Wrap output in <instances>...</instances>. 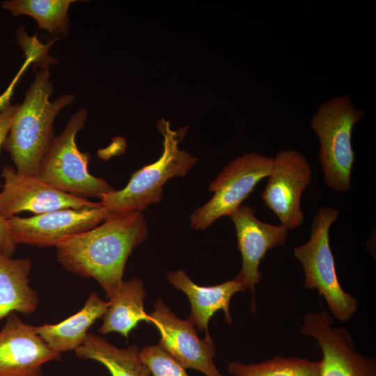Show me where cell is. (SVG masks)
<instances>
[{"instance_id":"1","label":"cell","mask_w":376,"mask_h":376,"mask_svg":"<svg viewBox=\"0 0 376 376\" xmlns=\"http://www.w3.org/2000/svg\"><path fill=\"white\" fill-rule=\"evenodd\" d=\"M147 236L141 212L111 213L93 228L58 243L56 258L68 272L94 279L109 299L123 281L125 265L133 249Z\"/></svg>"},{"instance_id":"2","label":"cell","mask_w":376,"mask_h":376,"mask_svg":"<svg viewBox=\"0 0 376 376\" xmlns=\"http://www.w3.org/2000/svg\"><path fill=\"white\" fill-rule=\"evenodd\" d=\"M49 68L40 70L19 104L2 148L9 152L17 173L38 176L42 158L54 138V122L74 96L62 95L54 101Z\"/></svg>"},{"instance_id":"3","label":"cell","mask_w":376,"mask_h":376,"mask_svg":"<svg viewBox=\"0 0 376 376\" xmlns=\"http://www.w3.org/2000/svg\"><path fill=\"white\" fill-rule=\"evenodd\" d=\"M157 128L164 137L162 156L133 173L123 189L102 196L100 202L110 212H142L152 204L159 203L164 185L172 178L186 175L196 164V157L178 148L188 126L172 130L169 122L161 118Z\"/></svg>"},{"instance_id":"4","label":"cell","mask_w":376,"mask_h":376,"mask_svg":"<svg viewBox=\"0 0 376 376\" xmlns=\"http://www.w3.org/2000/svg\"><path fill=\"white\" fill-rule=\"evenodd\" d=\"M364 117L346 95L324 102L318 109L311 126L320 142L319 161L326 185L336 191L350 189L354 161L352 132L355 123Z\"/></svg>"},{"instance_id":"5","label":"cell","mask_w":376,"mask_h":376,"mask_svg":"<svg viewBox=\"0 0 376 376\" xmlns=\"http://www.w3.org/2000/svg\"><path fill=\"white\" fill-rule=\"evenodd\" d=\"M86 118V109H79L70 117L42 158L38 177L63 192L84 198L100 199L115 189L103 178L89 173L90 155L81 152L77 146V134L84 129Z\"/></svg>"},{"instance_id":"6","label":"cell","mask_w":376,"mask_h":376,"mask_svg":"<svg viewBox=\"0 0 376 376\" xmlns=\"http://www.w3.org/2000/svg\"><path fill=\"white\" fill-rule=\"evenodd\" d=\"M339 214L337 209L321 208L311 222L309 240L293 252L303 267L305 288L318 290L334 317L345 322L357 311L358 300L342 288L330 247L329 229Z\"/></svg>"},{"instance_id":"7","label":"cell","mask_w":376,"mask_h":376,"mask_svg":"<svg viewBox=\"0 0 376 376\" xmlns=\"http://www.w3.org/2000/svg\"><path fill=\"white\" fill-rule=\"evenodd\" d=\"M274 157L256 152L244 154L231 160L209 186L212 197L190 215V226L204 230L214 221L229 216L252 192L256 185L269 177Z\"/></svg>"},{"instance_id":"8","label":"cell","mask_w":376,"mask_h":376,"mask_svg":"<svg viewBox=\"0 0 376 376\" xmlns=\"http://www.w3.org/2000/svg\"><path fill=\"white\" fill-rule=\"evenodd\" d=\"M311 180V166L299 151L286 150L274 157L272 170L260 197L289 230L297 228L304 221L301 198Z\"/></svg>"},{"instance_id":"9","label":"cell","mask_w":376,"mask_h":376,"mask_svg":"<svg viewBox=\"0 0 376 376\" xmlns=\"http://www.w3.org/2000/svg\"><path fill=\"white\" fill-rule=\"evenodd\" d=\"M111 214L101 204L95 207L61 209L30 217L15 215L6 221L16 245L47 247L56 246L68 237L93 228Z\"/></svg>"},{"instance_id":"10","label":"cell","mask_w":376,"mask_h":376,"mask_svg":"<svg viewBox=\"0 0 376 376\" xmlns=\"http://www.w3.org/2000/svg\"><path fill=\"white\" fill-rule=\"evenodd\" d=\"M301 332L315 338L322 350L319 376H376L375 358L358 352L349 331L333 327L327 311L306 313Z\"/></svg>"},{"instance_id":"11","label":"cell","mask_w":376,"mask_h":376,"mask_svg":"<svg viewBox=\"0 0 376 376\" xmlns=\"http://www.w3.org/2000/svg\"><path fill=\"white\" fill-rule=\"evenodd\" d=\"M4 184L0 191V215L5 219L28 211L40 214L61 209L95 207L100 202H92L49 185L38 176L17 173L10 166L1 171Z\"/></svg>"},{"instance_id":"12","label":"cell","mask_w":376,"mask_h":376,"mask_svg":"<svg viewBox=\"0 0 376 376\" xmlns=\"http://www.w3.org/2000/svg\"><path fill=\"white\" fill-rule=\"evenodd\" d=\"M150 316L160 334L159 345L185 369L205 376L221 375L214 363L216 349L209 332L200 338L195 326L177 317L161 299L155 301Z\"/></svg>"},{"instance_id":"13","label":"cell","mask_w":376,"mask_h":376,"mask_svg":"<svg viewBox=\"0 0 376 376\" xmlns=\"http://www.w3.org/2000/svg\"><path fill=\"white\" fill-rule=\"evenodd\" d=\"M254 213L251 207L241 205L228 216L235 227L237 249L242 258V269L237 276L252 293V312L256 311L255 289L261 279L258 269L260 261L268 250L285 244L289 232L282 224L274 226L260 221Z\"/></svg>"},{"instance_id":"14","label":"cell","mask_w":376,"mask_h":376,"mask_svg":"<svg viewBox=\"0 0 376 376\" xmlns=\"http://www.w3.org/2000/svg\"><path fill=\"white\" fill-rule=\"evenodd\" d=\"M60 358L35 326L25 323L17 313L6 317L0 331V376H43L42 366Z\"/></svg>"},{"instance_id":"15","label":"cell","mask_w":376,"mask_h":376,"mask_svg":"<svg viewBox=\"0 0 376 376\" xmlns=\"http://www.w3.org/2000/svg\"><path fill=\"white\" fill-rule=\"evenodd\" d=\"M167 279L177 290L183 292L191 304V313L187 320L201 331L208 333V323L219 310L225 315V322H233L229 304L237 292L246 290L244 281L237 275L233 279L216 285L201 286L194 283L183 269L169 272Z\"/></svg>"},{"instance_id":"16","label":"cell","mask_w":376,"mask_h":376,"mask_svg":"<svg viewBox=\"0 0 376 376\" xmlns=\"http://www.w3.org/2000/svg\"><path fill=\"white\" fill-rule=\"evenodd\" d=\"M109 305V301L93 292L78 312L58 323L37 326L36 333L58 354L75 351L84 341L88 329L102 318Z\"/></svg>"},{"instance_id":"17","label":"cell","mask_w":376,"mask_h":376,"mask_svg":"<svg viewBox=\"0 0 376 376\" xmlns=\"http://www.w3.org/2000/svg\"><path fill=\"white\" fill-rule=\"evenodd\" d=\"M32 262L13 259L0 251V320L12 313L31 314L39 304L37 291L29 285Z\"/></svg>"},{"instance_id":"18","label":"cell","mask_w":376,"mask_h":376,"mask_svg":"<svg viewBox=\"0 0 376 376\" xmlns=\"http://www.w3.org/2000/svg\"><path fill=\"white\" fill-rule=\"evenodd\" d=\"M146 295L139 278L123 280L118 292L109 299V305L101 318L102 323L98 333L104 336L116 332L127 338L130 331L141 322L152 324L150 315L144 309Z\"/></svg>"},{"instance_id":"19","label":"cell","mask_w":376,"mask_h":376,"mask_svg":"<svg viewBox=\"0 0 376 376\" xmlns=\"http://www.w3.org/2000/svg\"><path fill=\"white\" fill-rule=\"evenodd\" d=\"M136 345L118 348L105 338L88 332L83 343L75 350L77 357L102 364L111 376H150L142 362Z\"/></svg>"},{"instance_id":"20","label":"cell","mask_w":376,"mask_h":376,"mask_svg":"<svg viewBox=\"0 0 376 376\" xmlns=\"http://www.w3.org/2000/svg\"><path fill=\"white\" fill-rule=\"evenodd\" d=\"M75 0H6L1 3L3 10L13 16L29 15L37 22L38 29L54 33L68 32V11Z\"/></svg>"},{"instance_id":"21","label":"cell","mask_w":376,"mask_h":376,"mask_svg":"<svg viewBox=\"0 0 376 376\" xmlns=\"http://www.w3.org/2000/svg\"><path fill=\"white\" fill-rule=\"evenodd\" d=\"M320 365L307 358L276 355L260 363L235 361L228 363L227 370L233 376H319Z\"/></svg>"},{"instance_id":"22","label":"cell","mask_w":376,"mask_h":376,"mask_svg":"<svg viewBox=\"0 0 376 376\" xmlns=\"http://www.w3.org/2000/svg\"><path fill=\"white\" fill-rule=\"evenodd\" d=\"M139 355L150 376H189L186 369L159 344L145 346Z\"/></svg>"},{"instance_id":"23","label":"cell","mask_w":376,"mask_h":376,"mask_svg":"<svg viewBox=\"0 0 376 376\" xmlns=\"http://www.w3.org/2000/svg\"><path fill=\"white\" fill-rule=\"evenodd\" d=\"M17 42L22 48L26 57L32 59L34 68L40 67V70L49 68L52 63L57 61L48 54L51 45L54 41L47 45H42L38 40L36 36L30 37L25 31L23 26L18 28L15 32Z\"/></svg>"},{"instance_id":"24","label":"cell","mask_w":376,"mask_h":376,"mask_svg":"<svg viewBox=\"0 0 376 376\" xmlns=\"http://www.w3.org/2000/svg\"><path fill=\"white\" fill-rule=\"evenodd\" d=\"M32 63L33 61L31 58L26 57V60L17 73L13 77L6 89L0 95V112L10 104L11 97L14 93V91L17 82L29 65Z\"/></svg>"},{"instance_id":"25","label":"cell","mask_w":376,"mask_h":376,"mask_svg":"<svg viewBox=\"0 0 376 376\" xmlns=\"http://www.w3.org/2000/svg\"><path fill=\"white\" fill-rule=\"evenodd\" d=\"M16 246L6 219L0 215V251L8 257H12L15 252Z\"/></svg>"},{"instance_id":"26","label":"cell","mask_w":376,"mask_h":376,"mask_svg":"<svg viewBox=\"0 0 376 376\" xmlns=\"http://www.w3.org/2000/svg\"><path fill=\"white\" fill-rule=\"evenodd\" d=\"M19 104L18 103L10 104L0 112V150L8 134Z\"/></svg>"},{"instance_id":"27","label":"cell","mask_w":376,"mask_h":376,"mask_svg":"<svg viewBox=\"0 0 376 376\" xmlns=\"http://www.w3.org/2000/svg\"><path fill=\"white\" fill-rule=\"evenodd\" d=\"M221 376H223V375H221Z\"/></svg>"}]
</instances>
